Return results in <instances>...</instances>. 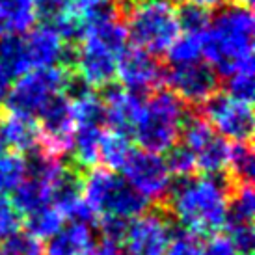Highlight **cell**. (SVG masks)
Listing matches in <instances>:
<instances>
[{"label":"cell","instance_id":"obj_13","mask_svg":"<svg viewBox=\"0 0 255 255\" xmlns=\"http://www.w3.org/2000/svg\"><path fill=\"white\" fill-rule=\"evenodd\" d=\"M99 99L105 105L107 125L112 132L123 136H130L134 132L138 118L143 110V99L134 93L127 92L120 82L99 88Z\"/></svg>","mask_w":255,"mask_h":255},{"label":"cell","instance_id":"obj_19","mask_svg":"<svg viewBox=\"0 0 255 255\" xmlns=\"http://www.w3.org/2000/svg\"><path fill=\"white\" fill-rule=\"evenodd\" d=\"M50 198H52V186L50 184L26 175V179L13 192L11 203H13L19 214H30L37 209H41V207L50 205Z\"/></svg>","mask_w":255,"mask_h":255},{"label":"cell","instance_id":"obj_27","mask_svg":"<svg viewBox=\"0 0 255 255\" xmlns=\"http://www.w3.org/2000/svg\"><path fill=\"white\" fill-rule=\"evenodd\" d=\"M255 194L252 184H233L227 205V222L254 224Z\"/></svg>","mask_w":255,"mask_h":255},{"label":"cell","instance_id":"obj_14","mask_svg":"<svg viewBox=\"0 0 255 255\" xmlns=\"http://www.w3.org/2000/svg\"><path fill=\"white\" fill-rule=\"evenodd\" d=\"M118 54L107 49L105 45L92 37H84L77 45V65L75 71L84 78L88 84L95 88L110 84L116 80Z\"/></svg>","mask_w":255,"mask_h":255},{"label":"cell","instance_id":"obj_28","mask_svg":"<svg viewBox=\"0 0 255 255\" xmlns=\"http://www.w3.org/2000/svg\"><path fill=\"white\" fill-rule=\"evenodd\" d=\"M71 112L75 127H105L107 125L105 105L97 93L86 95L78 101H71Z\"/></svg>","mask_w":255,"mask_h":255},{"label":"cell","instance_id":"obj_15","mask_svg":"<svg viewBox=\"0 0 255 255\" xmlns=\"http://www.w3.org/2000/svg\"><path fill=\"white\" fill-rule=\"evenodd\" d=\"M22 36H24V43H26L32 71L60 65V58H62V50H64L65 43L60 39L56 30L50 24H39L36 28H30Z\"/></svg>","mask_w":255,"mask_h":255},{"label":"cell","instance_id":"obj_20","mask_svg":"<svg viewBox=\"0 0 255 255\" xmlns=\"http://www.w3.org/2000/svg\"><path fill=\"white\" fill-rule=\"evenodd\" d=\"M0 64L9 77H22L32 71L22 34H6L0 37Z\"/></svg>","mask_w":255,"mask_h":255},{"label":"cell","instance_id":"obj_4","mask_svg":"<svg viewBox=\"0 0 255 255\" xmlns=\"http://www.w3.org/2000/svg\"><path fill=\"white\" fill-rule=\"evenodd\" d=\"M175 0H136L130 4L121 21L134 47L151 56L166 54L181 32L175 17Z\"/></svg>","mask_w":255,"mask_h":255},{"label":"cell","instance_id":"obj_10","mask_svg":"<svg viewBox=\"0 0 255 255\" xmlns=\"http://www.w3.org/2000/svg\"><path fill=\"white\" fill-rule=\"evenodd\" d=\"M164 67L155 56L138 47H127L118 56L116 77L127 92L147 97L164 86Z\"/></svg>","mask_w":255,"mask_h":255},{"label":"cell","instance_id":"obj_12","mask_svg":"<svg viewBox=\"0 0 255 255\" xmlns=\"http://www.w3.org/2000/svg\"><path fill=\"white\" fill-rule=\"evenodd\" d=\"M39 116V147L52 156L62 158L71 151L75 121H73L71 101L64 93H56L41 108Z\"/></svg>","mask_w":255,"mask_h":255},{"label":"cell","instance_id":"obj_1","mask_svg":"<svg viewBox=\"0 0 255 255\" xmlns=\"http://www.w3.org/2000/svg\"><path fill=\"white\" fill-rule=\"evenodd\" d=\"M254 32L252 7L226 4L211 17L209 28L199 36L201 56L224 78L241 69H254Z\"/></svg>","mask_w":255,"mask_h":255},{"label":"cell","instance_id":"obj_6","mask_svg":"<svg viewBox=\"0 0 255 255\" xmlns=\"http://www.w3.org/2000/svg\"><path fill=\"white\" fill-rule=\"evenodd\" d=\"M67 69L62 67H45L34 69L19 77V80L9 88L6 97L7 114L32 118L41 112V108L49 103L56 93H62Z\"/></svg>","mask_w":255,"mask_h":255},{"label":"cell","instance_id":"obj_3","mask_svg":"<svg viewBox=\"0 0 255 255\" xmlns=\"http://www.w3.org/2000/svg\"><path fill=\"white\" fill-rule=\"evenodd\" d=\"M188 107L168 88H160L149 95L134 127V140L140 149L149 153H166L181 138Z\"/></svg>","mask_w":255,"mask_h":255},{"label":"cell","instance_id":"obj_8","mask_svg":"<svg viewBox=\"0 0 255 255\" xmlns=\"http://www.w3.org/2000/svg\"><path fill=\"white\" fill-rule=\"evenodd\" d=\"M201 118L226 140L252 142L254 108L250 103L231 99L229 95H213L201 105Z\"/></svg>","mask_w":255,"mask_h":255},{"label":"cell","instance_id":"obj_5","mask_svg":"<svg viewBox=\"0 0 255 255\" xmlns=\"http://www.w3.org/2000/svg\"><path fill=\"white\" fill-rule=\"evenodd\" d=\"M82 198L97 216L136 218L147 209V201L123 177L107 168H92L82 173Z\"/></svg>","mask_w":255,"mask_h":255},{"label":"cell","instance_id":"obj_23","mask_svg":"<svg viewBox=\"0 0 255 255\" xmlns=\"http://www.w3.org/2000/svg\"><path fill=\"white\" fill-rule=\"evenodd\" d=\"M84 37H92L95 41H99L101 45H105L107 49H110L118 56L128 47L127 30H125V24L121 19H108V21L90 24L86 28Z\"/></svg>","mask_w":255,"mask_h":255},{"label":"cell","instance_id":"obj_44","mask_svg":"<svg viewBox=\"0 0 255 255\" xmlns=\"http://www.w3.org/2000/svg\"><path fill=\"white\" fill-rule=\"evenodd\" d=\"M77 255H95V248L88 250V252H82V254H77Z\"/></svg>","mask_w":255,"mask_h":255},{"label":"cell","instance_id":"obj_37","mask_svg":"<svg viewBox=\"0 0 255 255\" xmlns=\"http://www.w3.org/2000/svg\"><path fill=\"white\" fill-rule=\"evenodd\" d=\"M127 220L116 218V216H101L97 220V227L101 231V239L107 244L121 246L125 233H127Z\"/></svg>","mask_w":255,"mask_h":255},{"label":"cell","instance_id":"obj_17","mask_svg":"<svg viewBox=\"0 0 255 255\" xmlns=\"http://www.w3.org/2000/svg\"><path fill=\"white\" fill-rule=\"evenodd\" d=\"M95 248L93 235L86 224H69L62 227L52 239H49L43 255H77Z\"/></svg>","mask_w":255,"mask_h":255},{"label":"cell","instance_id":"obj_16","mask_svg":"<svg viewBox=\"0 0 255 255\" xmlns=\"http://www.w3.org/2000/svg\"><path fill=\"white\" fill-rule=\"evenodd\" d=\"M0 140L15 153H30L39 145V128L32 118L15 114L0 116Z\"/></svg>","mask_w":255,"mask_h":255},{"label":"cell","instance_id":"obj_22","mask_svg":"<svg viewBox=\"0 0 255 255\" xmlns=\"http://www.w3.org/2000/svg\"><path fill=\"white\" fill-rule=\"evenodd\" d=\"M130 140L128 136L118 134V132H103L99 142V162L110 171H118L123 168L130 155Z\"/></svg>","mask_w":255,"mask_h":255},{"label":"cell","instance_id":"obj_34","mask_svg":"<svg viewBox=\"0 0 255 255\" xmlns=\"http://www.w3.org/2000/svg\"><path fill=\"white\" fill-rule=\"evenodd\" d=\"M227 239L233 244V248L237 254L248 255L254 252V242H255V233H254V224H239V222H227Z\"/></svg>","mask_w":255,"mask_h":255},{"label":"cell","instance_id":"obj_11","mask_svg":"<svg viewBox=\"0 0 255 255\" xmlns=\"http://www.w3.org/2000/svg\"><path fill=\"white\" fill-rule=\"evenodd\" d=\"M164 86L184 105L201 107L207 99L216 95L220 77L211 65L199 60L186 65H170L164 71Z\"/></svg>","mask_w":255,"mask_h":255},{"label":"cell","instance_id":"obj_46","mask_svg":"<svg viewBox=\"0 0 255 255\" xmlns=\"http://www.w3.org/2000/svg\"><path fill=\"white\" fill-rule=\"evenodd\" d=\"M0 255H2V248H0Z\"/></svg>","mask_w":255,"mask_h":255},{"label":"cell","instance_id":"obj_29","mask_svg":"<svg viewBox=\"0 0 255 255\" xmlns=\"http://www.w3.org/2000/svg\"><path fill=\"white\" fill-rule=\"evenodd\" d=\"M26 179V158L21 153H4L0 156V194H13Z\"/></svg>","mask_w":255,"mask_h":255},{"label":"cell","instance_id":"obj_45","mask_svg":"<svg viewBox=\"0 0 255 255\" xmlns=\"http://www.w3.org/2000/svg\"><path fill=\"white\" fill-rule=\"evenodd\" d=\"M4 153H6V145H4V143H2V140H0V156L4 155Z\"/></svg>","mask_w":255,"mask_h":255},{"label":"cell","instance_id":"obj_21","mask_svg":"<svg viewBox=\"0 0 255 255\" xmlns=\"http://www.w3.org/2000/svg\"><path fill=\"white\" fill-rule=\"evenodd\" d=\"M231 184H252L255 177V158L252 142H235L229 145L227 166Z\"/></svg>","mask_w":255,"mask_h":255},{"label":"cell","instance_id":"obj_36","mask_svg":"<svg viewBox=\"0 0 255 255\" xmlns=\"http://www.w3.org/2000/svg\"><path fill=\"white\" fill-rule=\"evenodd\" d=\"M21 226V214L17 213L11 199L4 194H0V239H7L11 235L19 233Z\"/></svg>","mask_w":255,"mask_h":255},{"label":"cell","instance_id":"obj_18","mask_svg":"<svg viewBox=\"0 0 255 255\" xmlns=\"http://www.w3.org/2000/svg\"><path fill=\"white\" fill-rule=\"evenodd\" d=\"M103 132V127H75L71 145L75 168L88 171L99 162V142Z\"/></svg>","mask_w":255,"mask_h":255},{"label":"cell","instance_id":"obj_41","mask_svg":"<svg viewBox=\"0 0 255 255\" xmlns=\"http://www.w3.org/2000/svg\"><path fill=\"white\" fill-rule=\"evenodd\" d=\"M194 4H199V6L207 7V9H211V7H222L227 4V0H190Z\"/></svg>","mask_w":255,"mask_h":255},{"label":"cell","instance_id":"obj_40","mask_svg":"<svg viewBox=\"0 0 255 255\" xmlns=\"http://www.w3.org/2000/svg\"><path fill=\"white\" fill-rule=\"evenodd\" d=\"M95 255H127V254H121L120 246L101 242V246H95Z\"/></svg>","mask_w":255,"mask_h":255},{"label":"cell","instance_id":"obj_33","mask_svg":"<svg viewBox=\"0 0 255 255\" xmlns=\"http://www.w3.org/2000/svg\"><path fill=\"white\" fill-rule=\"evenodd\" d=\"M164 255H203V241L186 229H177L171 235L170 246Z\"/></svg>","mask_w":255,"mask_h":255},{"label":"cell","instance_id":"obj_42","mask_svg":"<svg viewBox=\"0 0 255 255\" xmlns=\"http://www.w3.org/2000/svg\"><path fill=\"white\" fill-rule=\"evenodd\" d=\"M92 2H95V0H71V6L84 7V6H88V4H92Z\"/></svg>","mask_w":255,"mask_h":255},{"label":"cell","instance_id":"obj_9","mask_svg":"<svg viewBox=\"0 0 255 255\" xmlns=\"http://www.w3.org/2000/svg\"><path fill=\"white\" fill-rule=\"evenodd\" d=\"M171 235L170 211L156 205L153 211H145L132 218L127 226L123 244L127 255H164L170 246Z\"/></svg>","mask_w":255,"mask_h":255},{"label":"cell","instance_id":"obj_25","mask_svg":"<svg viewBox=\"0 0 255 255\" xmlns=\"http://www.w3.org/2000/svg\"><path fill=\"white\" fill-rule=\"evenodd\" d=\"M64 220L65 218L60 214L56 207L45 205L34 213L26 214L24 227H26L30 237L43 241V239H52L64 227Z\"/></svg>","mask_w":255,"mask_h":255},{"label":"cell","instance_id":"obj_2","mask_svg":"<svg viewBox=\"0 0 255 255\" xmlns=\"http://www.w3.org/2000/svg\"><path fill=\"white\" fill-rule=\"evenodd\" d=\"M231 181L220 175L186 177L173 183L168 211L181 222L183 229L198 237H213L227 224Z\"/></svg>","mask_w":255,"mask_h":255},{"label":"cell","instance_id":"obj_38","mask_svg":"<svg viewBox=\"0 0 255 255\" xmlns=\"http://www.w3.org/2000/svg\"><path fill=\"white\" fill-rule=\"evenodd\" d=\"M69 2L71 0H34L36 19H39L43 24H52L69 7Z\"/></svg>","mask_w":255,"mask_h":255},{"label":"cell","instance_id":"obj_39","mask_svg":"<svg viewBox=\"0 0 255 255\" xmlns=\"http://www.w3.org/2000/svg\"><path fill=\"white\" fill-rule=\"evenodd\" d=\"M11 88V77L7 75V71L4 69V65L0 64V105L6 101L7 93Z\"/></svg>","mask_w":255,"mask_h":255},{"label":"cell","instance_id":"obj_26","mask_svg":"<svg viewBox=\"0 0 255 255\" xmlns=\"http://www.w3.org/2000/svg\"><path fill=\"white\" fill-rule=\"evenodd\" d=\"M175 17H177L179 30L188 36H201L211 24V11L207 7L194 4L190 0H183L175 4Z\"/></svg>","mask_w":255,"mask_h":255},{"label":"cell","instance_id":"obj_47","mask_svg":"<svg viewBox=\"0 0 255 255\" xmlns=\"http://www.w3.org/2000/svg\"><path fill=\"white\" fill-rule=\"evenodd\" d=\"M248 255H254V254H248Z\"/></svg>","mask_w":255,"mask_h":255},{"label":"cell","instance_id":"obj_35","mask_svg":"<svg viewBox=\"0 0 255 255\" xmlns=\"http://www.w3.org/2000/svg\"><path fill=\"white\" fill-rule=\"evenodd\" d=\"M2 255H43V246L28 233H15L6 239Z\"/></svg>","mask_w":255,"mask_h":255},{"label":"cell","instance_id":"obj_43","mask_svg":"<svg viewBox=\"0 0 255 255\" xmlns=\"http://www.w3.org/2000/svg\"><path fill=\"white\" fill-rule=\"evenodd\" d=\"M235 4H239V6H244V7H252L254 0H237Z\"/></svg>","mask_w":255,"mask_h":255},{"label":"cell","instance_id":"obj_31","mask_svg":"<svg viewBox=\"0 0 255 255\" xmlns=\"http://www.w3.org/2000/svg\"><path fill=\"white\" fill-rule=\"evenodd\" d=\"M164 162L170 173H173L177 179L194 177V173L198 171L196 155L184 143H175L173 147L168 149V156L164 158Z\"/></svg>","mask_w":255,"mask_h":255},{"label":"cell","instance_id":"obj_7","mask_svg":"<svg viewBox=\"0 0 255 255\" xmlns=\"http://www.w3.org/2000/svg\"><path fill=\"white\" fill-rule=\"evenodd\" d=\"M121 170L125 173L123 179L147 203L153 201L155 205L166 207L173 181L162 156L143 149H132Z\"/></svg>","mask_w":255,"mask_h":255},{"label":"cell","instance_id":"obj_32","mask_svg":"<svg viewBox=\"0 0 255 255\" xmlns=\"http://www.w3.org/2000/svg\"><path fill=\"white\" fill-rule=\"evenodd\" d=\"M226 92L231 99L252 105L255 92L254 69H241V71H235L233 75L226 77Z\"/></svg>","mask_w":255,"mask_h":255},{"label":"cell","instance_id":"obj_24","mask_svg":"<svg viewBox=\"0 0 255 255\" xmlns=\"http://www.w3.org/2000/svg\"><path fill=\"white\" fill-rule=\"evenodd\" d=\"M227 158H229V143L226 138L214 134L209 142L196 153V164L198 170L205 175H220L226 170Z\"/></svg>","mask_w":255,"mask_h":255},{"label":"cell","instance_id":"obj_30","mask_svg":"<svg viewBox=\"0 0 255 255\" xmlns=\"http://www.w3.org/2000/svg\"><path fill=\"white\" fill-rule=\"evenodd\" d=\"M168 65H186L194 64L201 60V45H199V36H179L175 41L166 50Z\"/></svg>","mask_w":255,"mask_h":255}]
</instances>
